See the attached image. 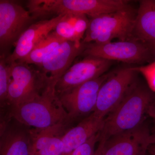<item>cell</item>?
Segmentation results:
<instances>
[{
	"label": "cell",
	"mask_w": 155,
	"mask_h": 155,
	"mask_svg": "<svg viewBox=\"0 0 155 155\" xmlns=\"http://www.w3.org/2000/svg\"><path fill=\"white\" fill-rule=\"evenodd\" d=\"M104 119L92 113L76 126L69 128L62 138L64 145L63 155H68L85 143L93 136L101 132Z\"/></svg>",
	"instance_id": "cell-15"
},
{
	"label": "cell",
	"mask_w": 155,
	"mask_h": 155,
	"mask_svg": "<svg viewBox=\"0 0 155 155\" xmlns=\"http://www.w3.org/2000/svg\"><path fill=\"white\" fill-rule=\"evenodd\" d=\"M110 73L104 74L63 93L56 95L68 114L70 124L94 113L100 89Z\"/></svg>",
	"instance_id": "cell-5"
},
{
	"label": "cell",
	"mask_w": 155,
	"mask_h": 155,
	"mask_svg": "<svg viewBox=\"0 0 155 155\" xmlns=\"http://www.w3.org/2000/svg\"><path fill=\"white\" fill-rule=\"evenodd\" d=\"M86 46L74 42L64 41L47 58L41 66V70L48 76L53 84H56L64 73L72 66L76 57L82 54Z\"/></svg>",
	"instance_id": "cell-13"
},
{
	"label": "cell",
	"mask_w": 155,
	"mask_h": 155,
	"mask_svg": "<svg viewBox=\"0 0 155 155\" xmlns=\"http://www.w3.org/2000/svg\"><path fill=\"white\" fill-rule=\"evenodd\" d=\"M64 41L53 31L39 42L26 58L17 62L30 65L34 64L41 67L45 59Z\"/></svg>",
	"instance_id": "cell-17"
},
{
	"label": "cell",
	"mask_w": 155,
	"mask_h": 155,
	"mask_svg": "<svg viewBox=\"0 0 155 155\" xmlns=\"http://www.w3.org/2000/svg\"><path fill=\"white\" fill-rule=\"evenodd\" d=\"M151 145L155 144V137H151Z\"/></svg>",
	"instance_id": "cell-27"
},
{
	"label": "cell",
	"mask_w": 155,
	"mask_h": 155,
	"mask_svg": "<svg viewBox=\"0 0 155 155\" xmlns=\"http://www.w3.org/2000/svg\"><path fill=\"white\" fill-rule=\"evenodd\" d=\"M100 136L101 132L93 136L85 143L68 155H94L96 145L99 141Z\"/></svg>",
	"instance_id": "cell-21"
},
{
	"label": "cell",
	"mask_w": 155,
	"mask_h": 155,
	"mask_svg": "<svg viewBox=\"0 0 155 155\" xmlns=\"http://www.w3.org/2000/svg\"><path fill=\"white\" fill-rule=\"evenodd\" d=\"M151 133L147 126L113 136L106 140L104 155H146L151 145Z\"/></svg>",
	"instance_id": "cell-10"
},
{
	"label": "cell",
	"mask_w": 155,
	"mask_h": 155,
	"mask_svg": "<svg viewBox=\"0 0 155 155\" xmlns=\"http://www.w3.org/2000/svg\"><path fill=\"white\" fill-rule=\"evenodd\" d=\"M133 35L143 42L155 41V0L140 1Z\"/></svg>",
	"instance_id": "cell-16"
},
{
	"label": "cell",
	"mask_w": 155,
	"mask_h": 155,
	"mask_svg": "<svg viewBox=\"0 0 155 155\" xmlns=\"http://www.w3.org/2000/svg\"><path fill=\"white\" fill-rule=\"evenodd\" d=\"M133 68L137 72L143 75L150 90L155 93V61L145 66Z\"/></svg>",
	"instance_id": "cell-22"
},
{
	"label": "cell",
	"mask_w": 155,
	"mask_h": 155,
	"mask_svg": "<svg viewBox=\"0 0 155 155\" xmlns=\"http://www.w3.org/2000/svg\"><path fill=\"white\" fill-rule=\"evenodd\" d=\"M64 16L41 19L32 23L19 37L13 52L5 58L6 62L11 64L26 58L39 42L54 30Z\"/></svg>",
	"instance_id": "cell-12"
},
{
	"label": "cell",
	"mask_w": 155,
	"mask_h": 155,
	"mask_svg": "<svg viewBox=\"0 0 155 155\" xmlns=\"http://www.w3.org/2000/svg\"><path fill=\"white\" fill-rule=\"evenodd\" d=\"M148 151L150 155H155V144L151 145L149 147Z\"/></svg>",
	"instance_id": "cell-26"
},
{
	"label": "cell",
	"mask_w": 155,
	"mask_h": 155,
	"mask_svg": "<svg viewBox=\"0 0 155 155\" xmlns=\"http://www.w3.org/2000/svg\"><path fill=\"white\" fill-rule=\"evenodd\" d=\"M147 114L152 119L153 122L154 130H153V133L151 134V135L153 137H155V97L149 107Z\"/></svg>",
	"instance_id": "cell-23"
},
{
	"label": "cell",
	"mask_w": 155,
	"mask_h": 155,
	"mask_svg": "<svg viewBox=\"0 0 155 155\" xmlns=\"http://www.w3.org/2000/svg\"><path fill=\"white\" fill-rule=\"evenodd\" d=\"M154 97L149 90L134 82L121 102L105 119L101 135L107 139L142 125Z\"/></svg>",
	"instance_id": "cell-1"
},
{
	"label": "cell",
	"mask_w": 155,
	"mask_h": 155,
	"mask_svg": "<svg viewBox=\"0 0 155 155\" xmlns=\"http://www.w3.org/2000/svg\"><path fill=\"white\" fill-rule=\"evenodd\" d=\"M67 18L72 23L75 29L78 44H81V39L84 37L89 20L85 15H67Z\"/></svg>",
	"instance_id": "cell-20"
},
{
	"label": "cell",
	"mask_w": 155,
	"mask_h": 155,
	"mask_svg": "<svg viewBox=\"0 0 155 155\" xmlns=\"http://www.w3.org/2000/svg\"><path fill=\"white\" fill-rule=\"evenodd\" d=\"M137 72L130 67L110 73L100 89L94 114L105 119L134 83Z\"/></svg>",
	"instance_id": "cell-8"
},
{
	"label": "cell",
	"mask_w": 155,
	"mask_h": 155,
	"mask_svg": "<svg viewBox=\"0 0 155 155\" xmlns=\"http://www.w3.org/2000/svg\"><path fill=\"white\" fill-rule=\"evenodd\" d=\"M68 124H61L47 129L31 128L32 142L31 155H63V136L69 128Z\"/></svg>",
	"instance_id": "cell-14"
},
{
	"label": "cell",
	"mask_w": 155,
	"mask_h": 155,
	"mask_svg": "<svg viewBox=\"0 0 155 155\" xmlns=\"http://www.w3.org/2000/svg\"><path fill=\"white\" fill-rule=\"evenodd\" d=\"M30 12L18 3L0 1V50L1 56H8L11 47L35 21Z\"/></svg>",
	"instance_id": "cell-6"
},
{
	"label": "cell",
	"mask_w": 155,
	"mask_h": 155,
	"mask_svg": "<svg viewBox=\"0 0 155 155\" xmlns=\"http://www.w3.org/2000/svg\"><path fill=\"white\" fill-rule=\"evenodd\" d=\"M84 57L69 67L58 80L55 86L57 95L104 75L113 63L93 56Z\"/></svg>",
	"instance_id": "cell-9"
},
{
	"label": "cell",
	"mask_w": 155,
	"mask_h": 155,
	"mask_svg": "<svg viewBox=\"0 0 155 155\" xmlns=\"http://www.w3.org/2000/svg\"><path fill=\"white\" fill-rule=\"evenodd\" d=\"M82 55L84 57L93 56L129 64L142 63L152 60L147 45L138 40L104 44H86Z\"/></svg>",
	"instance_id": "cell-7"
},
{
	"label": "cell",
	"mask_w": 155,
	"mask_h": 155,
	"mask_svg": "<svg viewBox=\"0 0 155 155\" xmlns=\"http://www.w3.org/2000/svg\"><path fill=\"white\" fill-rule=\"evenodd\" d=\"M32 129L14 118L1 122L0 155H31Z\"/></svg>",
	"instance_id": "cell-11"
},
{
	"label": "cell",
	"mask_w": 155,
	"mask_h": 155,
	"mask_svg": "<svg viewBox=\"0 0 155 155\" xmlns=\"http://www.w3.org/2000/svg\"><path fill=\"white\" fill-rule=\"evenodd\" d=\"M107 139L101 135L99 144L95 151L94 155H104L105 144Z\"/></svg>",
	"instance_id": "cell-24"
},
{
	"label": "cell",
	"mask_w": 155,
	"mask_h": 155,
	"mask_svg": "<svg viewBox=\"0 0 155 155\" xmlns=\"http://www.w3.org/2000/svg\"><path fill=\"white\" fill-rule=\"evenodd\" d=\"M6 118H14L23 125L39 130L61 124L71 125L54 87L41 96L10 108Z\"/></svg>",
	"instance_id": "cell-2"
},
{
	"label": "cell",
	"mask_w": 155,
	"mask_h": 155,
	"mask_svg": "<svg viewBox=\"0 0 155 155\" xmlns=\"http://www.w3.org/2000/svg\"><path fill=\"white\" fill-rule=\"evenodd\" d=\"M149 48L152 60L155 61V41L145 43Z\"/></svg>",
	"instance_id": "cell-25"
},
{
	"label": "cell",
	"mask_w": 155,
	"mask_h": 155,
	"mask_svg": "<svg viewBox=\"0 0 155 155\" xmlns=\"http://www.w3.org/2000/svg\"><path fill=\"white\" fill-rule=\"evenodd\" d=\"M11 79L8 90L6 107L1 111L6 115L10 108L41 96L55 86L48 76L25 63L15 62L9 64Z\"/></svg>",
	"instance_id": "cell-3"
},
{
	"label": "cell",
	"mask_w": 155,
	"mask_h": 155,
	"mask_svg": "<svg viewBox=\"0 0 155 155\" xmlns=\"http://www.w3.org/2000/svg\"><path fill=\"white\" fill-rule=\"evenodd\" d=\"M5 57L0 59V107L1 111L6 107L8 90L11 79V67L5 61Z\"/></svg>",
	"instance_id": "cell-18"
},
{
	"label": "cell",
	"mask_w": 155,
	"mask_h": 155,
	"mask_svg": "<svg viewBox=\"0 0 155 155\" xmlns=\"http://www.w3.org/2000/svg\"><path fill=\"white\" fill-rule=\"evenodd\" d=\"M54 31L64 41L74 42L78 45L82 44H78L74 26L67 19V15L58 23Z\"/></svg>",
	"instance_id": "cell-19"
},
{
	"label": "cell",
	"mask_w": 155,
	"mask_h": 155,
	"mask_svg": "<svg viewBox=\"0 0 155 155\" xmlns=\"http://www.w3.org/2000/svg\"><path fill=\"white\" fill-rule=\"evenodd\" d=\"M136 14L130 7L91 18L82 42L104 44L118 38L130 40L133 35Z\"/></svg>",
	"instance_id": "cell-4"
}]
</instances>
